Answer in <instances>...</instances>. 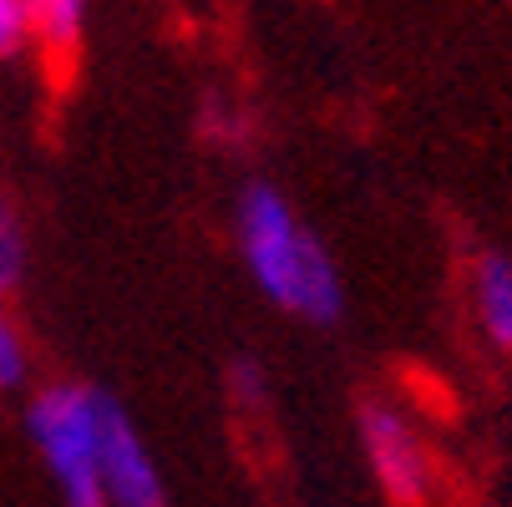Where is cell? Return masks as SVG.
<instances>
[{
	"label": "cell",
	"instance_id": "6da1fadb",
	"mask_svg": "<svg viewBox=\"0 0 512 507\" xmlns=\"http://www.w3.org/2000/svg\"><path fill=\"white\" fill-rule=\"evenodd\" d=\"M234 234H239V259L259 295L310 325H335L345 315V279L335 254L310 234L289 198L274 183H244L234 203Z\"/></svg>",
	"mask_w": 512,
	"mask_h": 507
},
{
	"label": "cell",
	"instance_id": "7a4b0ae2",
	"mask_svg": "<svg viewBox=\"0 0 512 507\" xmlns=\"http://www.w3.org/2000/svg\"><path fill=\"white\" fill-rule=\"evenodd\" d=\"M26 431L61 492V507H112L102 487V437H97V391L87 386H46Z\"/></svg>",
	"mask_w": 512,
	"mask_h": 507
},
{
	"label": "cell",
	"instance_id": "3957f363",
	"mask_svg": "<svg viewBox=\"0 0 512 507\" xmlns=\"http://www.w3.org/2000/svg\"><path fill=\"white\" fill-rule=\"evenodd\" d=\"M97 437H102V487L112 507H168L158 457L122 411V401L97 391Z\"/></svg>",
	"mask_w": 512,
	"mask_h": 507
},
{
	"label": "cell",
	"instance_id": "277c9868",
	"mask_svg": "<svg viewBox=\"0 0 512 507\" xmlns=\"http://www.w3.org/2000/svg\"><path fill=\"white\" fill-rule=\"evenodd\" d=\"M360 447H365V462H371L376 482L386 487L391 502H421L426 487H431V462H426V447L411 431V421L396 411V406H360Z\"/></svg>",
	"mask_w": 512,
	"mask_h": 507
},
{
	"label": "cell",
	"instance_id": "5b68a950",
	"mask_svg": "<svg viewBox=\"0 0 512 507\" xmlns=\"http://www.w3.org/2000/svg\"><path fill=\"white\" fill-rule=\"evenodd\" d=\"M472 305L477 325L497 350H512V259L507 254H482L472 269Z\"/></svg>",
	"mask_w": 512,
	"mask_h": 507
},
{
	"label": "cell",
	"instance_id": "8992f818",
	"mask_svg": "<svg viewBox=\"0 0 512 507\" xmlns=\"http://www.w3.org/2000/svg\"><path fill=\"white\" fill-rule=\"evenodd\" d=\"M31 11H36V31L56 51L77 46V36L87 26V0H31Z\"/></svg>",
	"mask_w": 512,
	"mask_h": 507
},
{
	"label": "cell",
	"instance_id": "52a82bcc",
	"mask_svg": "<svg viewBox=\"0 0 512 507\" xmlns=\"http://www.w3.org/2000/svg\"><path fill=\"white\" fill-rule=\"evenodd\" d=\"M26 274V224L11 203H0V289H11Z\"/></svg>",
	"mask_w": 512,
	"mask_h": 507
},
{
	"label": "cell",
	"instance_id": "ba28073f",
	"mask_svg": "<svg viewBox=\"0 0 512 507\" xmlns=\"http://www.w3.org/2000/svg\"><path fill=\"white\" fill-rule=\"evenodd\" d=\"M229 396H234L244 411H259V406L269 401V376L259 371V360H249V355L234 360V366H229Z\"/></svg>",
	"mask_w": 512,
	"mask_h": 507
},
{
	"label": "cell",
	"instance_id": "9c48e42d",
	"mask_svg": "<svg viewBox=\"0 0 512 507\" xmlns=\"http://www.w3.org/2000/svg\"><path fill=\"white\" fill-rule=\"evenodd\" d=\"M26 381V340L11 325V315L0 310V391H16Z\"/></svg>",
	"mask_w": 512,
	"mask_h": 507
},
{
	"label": "cell",
	"instance_id": "30bf717a",
	"mask_svg": "<svg viewBox=\"0 0 512 507\" xmlns=\"http://www.w3.org/2000/svg\"><path fill=\"white\" fill-rule=\"evenodd\" d=\"M26 31H36V11H31V0H0V56H11Z\"/></svg>",
	"mask_w": 512,
	"mask_h": 507
}]
</instances>
